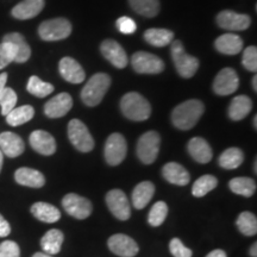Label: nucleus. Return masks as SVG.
Masks as SVG:
<instances>
[{"mask_svg":"<svg viewBox=\"0 0 257 257\" xmlns=\"http://www.w3.org/2000/svg\"><path fill=\"white\" fill-rule=\"evenodd\" d=\"M100 50L105 59L113 64L115 68L123 69L127 66V55L118 42L106 40L101 43Z\"/></svg>","mask_w":257,"mask_h":257,"instance_id":"15","label":"nucleus"},{"mask_svg":"<svg viewBox=\"0 0 257 257\" xmlns=\"http://www.w3.org/2000/svg\"><path fill=\"white\" fill-rule=\"evenodd\" d=\"M64 236L62 231L57 229H51L42 237L41 239V246L43 251L48 253V255H56L60 252L61 248H62Z\"/></svg>","mask_w":257,"mask_h":257,"instance_id":"29","label":"nucleus"},{"mask_svg":"<svg viewBox=\"0 0 257 257\" xmlns=\"http://www.w3.org/2000/svg\"><path fill=\"white\" fill-rule=\"evenodd\" d=\"M25 146L23 140L14 133L5 131L0 134V150L8 157L15 159L24 153Z\"/></svg>","mask_w":257,"mask_h":257,"instance_id":"19","label":"nucleus"},{"mask_svg":"<svg viewBox=\"0 0 257 257\" xmlns=\"http://www.w3.org/2000/svg\"><path fill=\"white\" fill-rule=\"evenodd\" d=\"M73 107V99L68 93H60L44 105V113L49 118H61Z\"/></svg>","mask_w":257,"mask_h":257,"instance_id":"16","label":"nucleus"},{"mask_svg":"<svg viewBox=\"0 0 257 257\" xmlns=\"http://www.w3.org/2000/svg\"><path fill=\"white\" fill-rule=\"evenodd\" d=\"M236 225L244 236H255L257 233V218L251 212H242L237 218Z\"/></svg>","mask_w":257,"mask_h":257,"instance_id":"36","label":"nucleus"},{"mask_svg":"<svg viewBox=\"0 0 257 257\" xmlns=\"http://www.w3.org/2000/svg\"><path fill=\"white\" fill-rule=\"evenodd\" d=\"M31 213L34 214L35 218L38 220L44 221V223H56L61 218V212L57 207L53 206V205L48 204V202H36L32 205Z\"/></svg>","mask_w":257,"mask_h":257,"instance_id":"28","label":"nucleus"},{"mask_svg":"<svg viewBox=\"0 0 257 257\" xmlns=\"http://www.w3.org/2000/svg\"><path fill=\"white\" fill-rule=\"evenodd\" d=\"M107 245L114 255L119 257H135L140 251L138 244L131 237L123 233L111 236L108 238Z\"/></svg>","mask_w":257,"mask_h":257,"instance_id":"14","label":"nucleus"},{"mask_svg":"<svg viewBox=\"0 0 257 257\" xmlns=\"http://www.w3.org/2000/svg\"><path fill=\"white\" fill-rule=\"evenodd\" d=\"M4 42H10L16 49V59L15 62L17 63H24L30 59L31 56V49L28 42L25 41L23 35L18 34V32H12V34H8L4 36Z\"/></svg>","mask_w":257,"mask_h":257,"instance_id":"25","label":"nucleus"},{"mask_svg":"<svg viewBox=\"0 0 257 257\" xmlns=\"http://www.w3.org/2000/svg\"><path fill=\"white\" fill-rule=\"evenodd\" d=\"M59 70L62 78L70 83H81L86 78L85 70L72 57H63L60 61Z\"/></svg>","mask_w":257,"mask_h":257,"instance_id":"18","label":"nucleus"},{"mask_svg":"<svg viewBox=\"0 0 257 257\" xmlns=\"http://www.w3.org/2000/svg\"><path fill=\"white\" fill-rule=\"evenodd\" d=\"M128 3L134 11L143 17L153 18L160 12L159 0H128Z\"/></svg>","mask_w":257,"mask_h":257,"instance_id":"33","label":"nucleus"},{"mask_svg":"<svg viewBox=\"0 0 257 257\" xmlns=\"http://www.w3.org/2000/svg\"><path fill=\"white\" fill-rule=\"evenodd\" d=\"M205 106L200 100H187L181 102L173 110L172 121L179 130H191L194 127L201 115L204 114Z\"/></svg>","mask_w":257,"mask_h":257,"instance_id":"1","label":"nucleus"},{"mask_svg":"<svg viewBox=\"0 0 257 257\" xmlns=\"http://www.w3.org/2000/svg\"><path fill=\"white\" fill-rule=\"evenodd\" d=\"M168 216V206L165 201H157L154 204L152 210L148 216V223L152 225L153 227H157L163 224Z\"/></svg>","mask_w":257,"mask_h":257,"instance_id":"38","label":"nucleus"},{"mask_svg":"<svg viewBox=\"0 0 257 257\" xmlns=\"http://www.w3.org/2000/svg\"><path fill=\"white\" fill-rule=\"evenodd\" d=\"M172 59L176 70L182 78L189 79L197 73L199 68V60L197 57L186 53L184 46L180 41H174L172 44Z\"/></svg>","mask_w":257,"mask_h":257,"instance_id":"4","label":"nucleus"},{"mask_svg":"<svg viewBox=\"0 0 257 257\" xmlns=\"http://www.w3.org/2000/svg\"><path fill=\"white\" fill-rule=\"evenodd\" d=\"M252 88H253V91H257V76L255 75V76H253V78H252Z\"/></svg>","mask_w":257,"mask_h":257,"instance_id":"50","label":"nucleus"},{"mask_svg":"<svg viewBox=\"0 0 257 257\" xmlns=\"http://www.w3.org/2000/svg\"><path fill=\"white\" fill-rule=\"evenodd\" d=\"M3 162H4V154H3L2 150H0V172H2V168H3Z\"/></svg>","mask_w":257,"mask_h":257,"instance_id":"51","label":"nucleus"},{"mask_svg":"<svg viewBox=\"0 0 257 257\" xmlns=\"http://www.w3.org/2000/svg\"><path fill=\"white\" fill-rule=\"evenodd\" d=\"M131 64L138 74H159L165 69V62L159 56L147 51H138L131 57Z\"/></svg>","mask_w":257,"mask_h":257,"instance_id":"8","label":"nucleus"},{"mask_svg":"<svg viewBox=\"0 0 257 257\" xmlns=\"http://www.w3.org/2000/svg\"><path fill=\"white\" fill-rule=\"evenodd\" d=\"M161 137L156 131H148L137 142V156L144 165H152L159 156Z\"/></svg>","mask_w":257,"mask_h":257,"instance_id":"6","label":"nucleus"},{"mask_svg":"<svg viewBox=\"0 0 257 257\" xmlns=\"http://www.w3.org/2000/svg\"><path fill=\"white\" fill-rule=\"evenodd\" d=\"M68 137L76 150L89 153L94 148V140L87 126L79 119H73L68 124Z\"/></svg>","mask_w":257,"mask_h":257,"instance_id":"7","label":"nucleus"},{"mask_svg":"<svg viewBox=\"0 0 257 257\" xmlns=\"http://www.w3.org/2000/svg\"><path fill=\"white\" fill-rule=\"evenodd\" d=\"M30 146L35 152L44 156H50L56 152L55 138L49 133L43 130H36L30 135Z\"/></svg>","mask_w":257,"mask_h":257,"instance_id":"17","label":"nucleus"},{"mask_svg":"<svg viewBox=\"0 0 257 257\" xmlns=\"http://www.w3.org/2000/svg\"><path fill=\"white\" fill-rule=\"evenodd\" d=\"M117 29L124 35H133L137 30V24L133 18L120 17L117 19Z\"/></svg>","mask_w":257,"mask_h":257,"instance_id":"44","label":"nucleus"},{"mask_svg":"<svg viewBox=\"0 0 257 257\" xmlns=\"http://www.w3.org/2000/svg\"><path fill=\"white\" fill-rule=\"evenodd\" d=\"M154 194H155V186L150 181H143L135 187L133 192V205L137 210H142L149 204Z\"/></svg>","mask_w":257,"mask_h":257,"instance_id":"26","label":"nucleus"},{"mask_svg":"<svg viewBox=\"0 0 257 257\" xmlns=\"http://www.w3.org/2000/svg\"><path fill=\"white\" fill-rule=\"evenodd\" d=\"M187 149L192 159L199 163H208L213 156L210 144L201 137L192 138L188 142Z\"/></svg>","mask_w":257,"mask_h":257,"instance_id":"21","label":"nucleus"},{"mask_svg":"<svg viewBox=\"0 0 257 257\" xmlns=\"http://www.w3.org/2000/svg\"><path fill=\"white\" fill-rule=\"evenodd\" d=\"M218 180L213 175H202L193 184L192 194L195 198H202L217 187Z\"/></svg>","mask_w":257,"mask_h":257,"instance_id":"35","label":"nucleus"},{"mask_svg":"<svg viewBox=\"0 0 257 257\" xmlns=\"http://www.w3.org/2000/svg\"><path fill=\"white\" fill-rule=\"evenodd\" d=\"M111 85V78L105 73H96L88 80L81 91V99L87 106L99 105Z\"/></svg>","mask_w":257,"mask_h":257,"instance_id":"3","label":"nucleus"},{"mask_svg":"<svg viewBox=\"0 0 257 257\" xmlns=\"http://www.w3.org/2000/svg\"><path fill=\"white\" fill-rule=\"evenodd\" d=\"M0 257H21V249L14 240H5L0 244Z\"/></svg>","mask_w":257,"mask_h":257,"instance_id":"43","label":"nucleus"},{"mask_svg":"<svg viewBox=\"0 0 257 257\" xmlns=\"http://www.w3.org/2000/svg\"><path fill=\"white\" fill-rule=\"evenodd\" d=\"M206 257H226V252L221 249H216L211 251Z\"/></svg>","mask_w":257,"mask_h":257,"instance_id":"46","label":"nucleus"},{"mask_svg":"<svg viewBox=\"0 0 257 257\" xmlns=\"http://www.w3.org/2000/svg\"><path fill=\"white\" fill-rule=\"evenodd\" d=\"M106 205L117 219L127 220L131 216L130 202L121 189H112L108 192L106 194Z\"/></svg>","mask_w":257,"mask_h":257,"instance_id":"11","label":"nucleus"},{"mask_svg":"<svg viewBox=\"0 0 257 257\" xmlns=\"http://www.w3.org/2000/svg\"><path fill=\"white\" fill-rule=\"evenodd\" d=\"M127 146L123 135L114 133L107 138L105 143L104 155L106 162L110 166H118L126 157Z\"/></svg>","mask_w":257,"mask_h":257,"instance_id":"9","label":"nucleus"},{"mask_svg":"<svg viewBox=\"0 0 257 257\" xmlns=\"http://www.w3.org/2000/svg\"><path fill=\"white\" fill-rule=\"evenodd\" d=\"M16 104H17V94L14 89L5 87L0 92V107L3 115H8L16 107Z\"/></svg>","mask_w":257,"mask_h":257,"instance_id":"39","label":"nucleus"},{"mask_svg":"<svg viewBox=\"0 0 257 257\" xmlns=\"http://www.w3.org/2000/svg\"><path fill=\"white\" fill-rule=\"evenodd\" d=\"M144 40H146L150 46L163 48L172 43L173 40H174V32L167 30V29L153 28L144 32Z\"/></svg>","mask_w":257,"mask_h":257,"instance_id":"30","label":"nucleus"},{"mask_svg":"<svg viewBox=\"0 0 257 257\" xmlns=\"http://www.w3.org/2000/svg\"><path fill=\"white\" fill-rule=\"evenodd\" d=\"M169 250L174 257H192L193 251L179 238H173L169 243Z\"/></svg>","mask_w":257,"mask_h":257,"instance_id":"42","label":"nucleus"},{"mask_svg":"<svg viewBox=\"0 0 257 257\" xmlns=\"http://www.w3.org/2000/svg\"><path fill=\"white\" fill-rule=\"evenodd\" d=\"M120 110L127 119L143 121L149 119L152 114V106L149 101L140 93H126L120 100Z\"/></svg>","mask_w":257,"mask_h":257,"instance_id":"2","label":"nucleus"},{"mask_svg":"<svg viewBox=\"0 0 257 257\" xmlns=\"http://www.w3.org/2000/svg\"><path fill=\"white\" fill-rule=\"evenodd\" d=\"M62 206L69 216L83 220L92 213V204L88 199L80 197L75 193H69L62 199Z\"/></svg>","mask_w":257,"mask_h":257,"instance_id":"10","label":"nucleus"},{"mask_svg":"<svg viewBox=\"0 0 257 257\" xmlns=\"http://www.w3.org/2000/svg\"><path fill=\"white\" fill-rule=\"evenodd\" d=\"M252 101L246 95L234 96L229 106V117L234 121L242 120L251 112Z\"/></svg>","mask_w":257,"mask_h":257,"instance_id":"27","label":"nucleus"},{"mask_svg":"<svg viewBox=\"0 0 257 257\" xmlns=\"http://www.w3.org/2000/svg\"><path fill=\"white\" fill-rule=\"evenodd\" d=\"M253 127H257V115H255V117H253Z\"/></svg>","mask_w":257,"mask_h":257,"instance_id":"52","label":"nucleus"},{"mask_svg":"<svg viewBox=\"0 0 257 257\" xmlns=\"http://www.w3.org/2000/svg\"><path fill=\"white\" fill-rule=\"evenodd\" d=\"M229 187L236 194L250 198L256 191V182L250 178H234L230 180Z\"/></svg>","mask_w":257,"mask_h":257,"instance_id":"34","label":"nucleus"},{"mask_svg":"<svg viewBox=\"0 0 257 257\" xmlns=\"http://www.w3.org/2000/svg\"><path fill=\"white\" fill-rule=\"evenodd\" d=\"M239 87V79L232 68L221 69L213 81V91L218 95L233 94Z\"/></svg>","mask_w":257,"mask_h":257,"instance_id":"12","label":"nucleus"},{"mask_svg":"<svg viewBox=\"0 0 257 257\" xmlns=\"http://www.w3.org/2000/svg\"><path fill=\"white\" fill-rule=\"evenodd\" d=\"M243 66L249 72H256L257 70V49L255 46H250L245 48L243 51V59H242Z\"/></svg>","mask_w":257,"mask_h":257,"instance_id":"41","label":"nucleus"},{"mask_svg":"<svg viewBox=\"0 0 257 257\" xmlns=\"http://www.w3.org/2000/svg\"><path fill=\"white\" fill-rule=\"evenodd\" d=\"M32 257H53L51 255H48L46 252H36Z\"/></svg>","mask_w":257,"mask_h":257,"instance_id":"49","label":"nucleus"},{"mask_svg":"<svg viewBox=\"0 0 257 257\" xmlns=\"http://www.w3.org/2000/svg\"><path fill=\"white\" fill-rule=\"evenodd\" d=\"M218 27L229 31H243L246 30L251 24V19L248 15L237 14V12L231 11V10H225L221 11L217 16Z\"/></svg>","mask_w":257,"mask_h":257,"instance_id":"13","label":"nucleus"},{"mask_svg":"<svg viewBox=\"0 0 257 257\" xmlns=\"http://www.w3.org/2000/svg\"><path fill=\"white\" fill-rule=\"evenodd\" d=\"M27 89L32 95L38 98H46L54 92V86L49 82H44L38 76H31L28 81Z\"/></svg>","mask_w":257,"mask_h":257,"instance_id":"37","label":"nucleus"},{"mask_svg":"<svg viewBox=\"0 0 257 257\" xmlns=\"http://www.w3.org/2000/svg\"><path fill=\"white\" fill-rule=\"evenodd\" d=\"M6 81H8V74L6 73L0 74V92L6 87Z\"/></svg>","mask_w":257,"mask_h":257,"instance_id":"47","label":"nucleus"},{"mask_svg":"<svg viewBox=\"0 0 257 257\" xmlns=\"http://www.w3.org/2000/svg\"><path fill=\"white\" fill-rule=\"evenodd\" d=\"M250 256L257 257V244L256 243H253L251 248H250Z\"/></svg>","mask_w":257,"mask_h":257,"instance_id":"48","label":"nucleus"},{"mask_svg":"<svg viewBox=\"0 0 257 257\" xmlns=\"http://www.w3.org/2000/svg\"><path fill=\"white\" fill-rule=\"evenodd\" d=\"M16 49L10 42H4L0 44V69H4L11 62H15Z\"/></svg>","mask_w":257,"mask_h":257,"instance_id":"40","label":"nucleus"},{"mask_svg":"<svg viewBox=\"0 0 257 257\" xmlns=\"http://www.w3.org/2000/svg\"><path fill=\"white\" fill-rule=\"evenodd\" d=\"M162 175L167 181L176 186L188 185L191 175L181 165L176 162H169L163 166Z\"/></svg>","mask_w":257,"mask_h":257,"instance_id":"22","label":"nucleus"},{"mask_svg":"<svg viewBox=\"0 0 257 257\" xmlns=\"http://www.w3.org/2000/svg\"><path fill=\"white\" fill-rule=\"evenodd\" d=\"M44 8V0H23L12 9V16L15 18L25 21L40 15Z\"/></svg>","mask_w":257,"mask_h":257,"instance_id":"23","label":"nucleus"},{"mask_svg":"<svg viewBox=\"0 0 257 257\" xmlns=\"http://www.w3.org/2000/svg\"><path fill=\"white\" fill-rule=\"evenodd\" d=\"M35 115V110L34 107L30 105H24L21 106V107H15L14 110L6 117V121H8L9 125L11 126H19V125H23L28 123L29 120H31Z\"/></svg>","mask_w":257,"mask_h":257,"instance_id":"31","label":"nucleus"},{"mask_svg":"<svg viewBox=\"0 0 257 257\" xmlns=\"http://www.w3.org/2000/svg\"><path fill=\"white\" fill-rule=\"evenodd\" d=\"M244 161V154L239 148H229L219 156V166L221 168L232 170L238 168Z\"/></svg>","mask_w":257,"mask_h":257,"instance_id":"32","label":"nucleus"},{"mask_svg":"<svg viewBox=\"0 0 257 257\" xmlns=\"http://www.w3.org/2000/svg\"><path fill=\"white\" fill-rule=\"evenodd\" d=\"M10 232H11V226L8 220L0 214V237H8Z\"/></svg>","mask_w":257,"mask_h":257,"instance_id":"45","label":"nucleus"},{"mask_svg":"<svg viewBox=\"0 0 257 257\" xmlns=\"http://www.w3.org/2000/svg\"><path fill=\"white\" fill-rule=\"evenodd\" d=\"M15 179L19 185L31 188H41L46 185V178L41 172L27 167L17 169L15 173Z\"/></svg>","mask_w":257,"mask_h":257,"instance_id":"24","label":"nucleus"},{"mask_svg":"<svg viewBox=\"0 0 257 257\" xmlns=\"http://www.w3.org/2000/svg\"><path fill=\"white\" fill-rule=\"evenodd\" d=\"M72 34V24L66 18H54L43 22L38 28V35L43 41L66 40Z\"/></svg>","mask_w":257,"mask_h":257,"instance_id":"5","label":"nucleus"},{"mask_svg":"<svg viewBox=\"0 0 257 257\" xmlns=\"http://www.w3.org/2000/svg\"><path fill=\"white\" fill-rule=\"evenodd\" d=\"M214 47L224 55H237L243 49V40L238 35L224 34L217 38Z\"/></svg>","mask_w":257,"mask_h":257,"instance_id":"20","label":"nucleus"}]
</instances>
